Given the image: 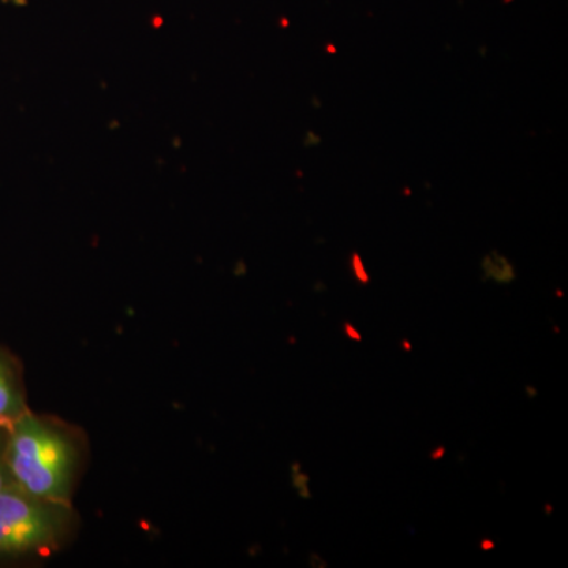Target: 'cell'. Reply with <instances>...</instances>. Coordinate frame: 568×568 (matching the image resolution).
Wrapping results in <instances>:
<instances>
[{"instance_id":"cell-6","label":"cell","mask_w":568,"mask_h":568,"mask_svg":"<svg viewBox=\"0 0 568 568\" xmlns=\"http://www.w3.org/2000/svg\"><path fill=\"white\" fill-rule=\"evenodd\" d=\"M355 274H357L358 280H362V282H366L368 280V276L365 275L364 265L358 264V257H355Z\"/></svg>"},{"instance_id":"cell-5","label":"cell","mask_w":568,"mask_h":568,"mask_svg":"<svg viewBox=\"0 0 568 568\" xmlns=\"http://www.w3.org/2000/svg\"><path fill=\"white\" fill-rule=\"evenodd\" d=\"M6 435L7 432L0 429V491L11 485V478L6 462Z\"/></svg>"},{"instance_id":"cell-3","label":"cell","mask_w":568,"mask_h":568,"mask_svg":"<svg viewBox=\"0 0 568 568\" xmlns=\"http://www.w3.org/2000/svg\"><path fill=\"white\" fill-rule=\"evenodd\" d=\"M29 409L20 361L0 347V429L7 432Z\"/></svg>"},{"instance_id":"cell-2","label":"cell","mask_w":568,"mask_h":568,"mask_svg":"<svg viewBox=\"0 0 568 568\" xmlns=\"http://www.w3.org/2000/svg\"><path fill=\"white\" fill-rule=\"evenodd\" d=\"M78 528L80 515L73 503L29 495L13 484L0 491V562L55 555Z\"/></svg>"},{"instance_id":"cell-1","label":"cell","mask_w":568,"mask_h":568,"mask_svg":"<svg viewBox=\"0 0 568 568\" xmlns=\"http://www.w3.org/2000/svg\"><path fill=\"white\" fill-rule=\"evenodd\" d=\"M88 455L85 433L59 417L29 409L7 429L11 484L29 495L73 503Z\"/></svg>"},{"instance_id":"cell-7","label":"cell","mask_w":568,"mask_h":568,"mask_svg":"<svg viewBox=\"0 0 568 568\" xmlns=\"http://www.w3.org/2000/svg\"><path fill=\"white\" fill-rule=\"evenodd\" d=\"M345 331H346L347 336H349L351 339H355V342H361L362 336H361V334H358L357 331H354L353 325L346 323Z\"/></svg>"},{"instance_id":"cell-4","label":"cell","mask_w":568,"mask_h":568,"mask_svg":"<svg viewBox=\"0 0 568 568\" xmlns=\"http://www.w3.org/2000/svg\"><path fill=\"white\" fill-rule=\"evenodd\" d=\"M484 271L488 278L496 280L499 283H510L515 278L514 267L506 257L493 253L484 260Z\"/></svg>"}]
</instances>
